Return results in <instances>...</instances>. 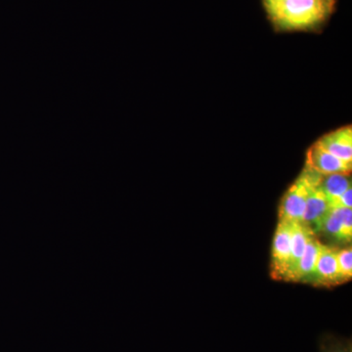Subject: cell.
Here are the masks:
<instances>
[{
    "label": "cell",
    "instance_id": "14",
    "mask_svg": "<svg viewBox=\"0 0 352 352\" xmlns=\"http://www.w3.org/2000/svg\"><path fill=\"white\" fill-rule=\"evenodd\" d=\"M331 208H352V188L347 189L339 198L331 201Z\"/></svg>",
    "mask_w": 352,
    "mask_h": 352
},
{
    "label": "cell",
    "instance_id": "6",
    "mask_svg": "<svg viewBox=\"0 0 352 352\" xmlns=\"http://www.w3.org/2000/svg\"><path fill=\"white\" fill-rule=\"evenodd\" d=\"M305 166L322 175H328L333 173H351L352 164L342 161L315 143L308 150Z\"/></svg>",
    "mask_w": 352,
    "mask_h": 352
},
{
    "label": "cell",
    "instance_id": "3",
    "mask_svg": "<svg viewBox=\"0 0 352 352\" xmlns=\"http://www.w3.org/2000/svg\"><path fill=\"white\" fill-rule=\"evenodd\" d=\"M311 185L300 173V177L285 193L278 210L279 220L291 222H302L305 212L308 190Z\"/></svg>",
    "mask_w": 352,
    "mask_h": 352
},
{
    "label": "cell",
    "instance_id": "11",
    "mask_svg": "<svg viewBox=\"0 0 352 352\" xmlns=\"http://www.w3.org/2000/svg\"><path fill=\"white\" fill-rule=\"evenodd\" d=\"M351 173H333L322 175L318 188L327 197L329 203L339 198L347 189L351 188Z\"/></svg>",
    "mask_w": 352,
    "mask_h": 352
},
{
    "label": "cell",
    "instance_id": "10",
    "mask_svg": "<svg viewBox=\"0 0 352 352\" xmlns=\"http://www.w3.org/2000/svg\"><path fill=\"white\" fill-rule=\"evenodd\" d=\"M310 227L303 222H293L291 230V261H289V271L288 281L292 282L298 261L302 258L303 252L309 238L314 235Z\"/></svg>",
    "mask_w": 352,
    "mask_h": 352
},
{
    "label": "cell",
    "instance_id": "8",
    "mask_svg": "<svg viewBox=\"0 0 352 352\" xmlns=\"http://www.w3.org/2000/svg\"><path fill=\"white\" fill-rule=\"evenodd\" d=\"M330 210L331 205L325 194L318 188V186H310L308 190L305 212L303 214V223L310 227L315 233L317 227Z\"/></svg>",
    "mask_w": 352,
    "mask_h": 352
},
{
    "label": "cell",
    "instance_id": "9",
    "mask_svg": "<svg viewBox=\"0 0 352 352\" xmlns=\"http://www.w3.org/2000/svg\"><path fill=\"white\" fill-rule=\"evenodd\" d=\"M321 245V243L317 240L315 234L309 238L302 258L300 259L298 266H296L292 282L310 284L312 276H314L315 265H316L317 258L320 252Z\"/></svg>",
    "mask_w": 352,
    "mask_h": 352
},
{
    "label": "cell",
    "instance_id": "2",
    "mask_svg": "<svg viewBox=\"0 0 352 352\" xmlns=\"http://www.w3.org/2000/svg\"><path fill=\"white\" fill-rule=\"evenodd\" d=\"M293 222L279 220L273 237L270 274L273 279L288 281L291 261V230Z\"/></svg>",
    "mask_w": 352,
    "mask_h": 352
},
{
    "label": "cell",
    "instance_id": "12",
    "mask_svg": "<svg viewBox=\"0 0 352 352\" xmlns=\"http://www.w3.org/2000/svg\"><path fill=\"white\" fill-rule=\"evenodd\" d=\"M319 352H352L351 338L326 333L319 339Z\"/></svg>",
    "mask_w": 352,
    "mask_h": 352
},
{
    "label": "cell",
    "instance_id": "13",
    "mask_svg": "<svg viewBox=\"0 0 352 352\" xmlns=\"http://www.w3.org/2000/svg\"><path fill=\"white\" fill-rule=\"evenodd\" d=\"M338 267L340 281L342 283H346L351 279L352 277V249L351 247L337 251Z\"/></svg>",
    "mask_w": 352,
    "mask_h": 352
},
{
    "label": "cell",
    "instance_id": "7",
    "mask_svg": "<svg viewBox=\"0 0 352 352\" xmlns=\"http://www.w3.org/2000/svg\"><path fill=\"white\" fill-rule=\"evenodd\" d=\"M317 144L324 150L339 157L347 164H352V129L351 126L342 127L338 131L326 134Z\"/></svg>",
    "mask_w": 352,
    "mask_h": 352
},
{
    "label": "cell",
    "instance_id": "4",
    "mask_svg": "<svg viewBox=\"0 0 352 352\" xmlns=\"http://www.w3.org/2000/svg\"><path fill=\"white\" fill-rule=\"evenodd\" d=\"M321 232L340 242L351 243L352 238V208H331L330 212L317 227Z\"/></svg>",
    "mask_w": 352,
    "mask_h": 352
},
{
    "label": "cell",
    "instance_id": "1",
    "mask_svg": "<svg viewBox=\"0 0 352 352\" xmlns=\"http://www.w3.org/2000/svg\"><path fill=\"white\" fill-rule=\"evenodd\" d=\"M265 7L278 29L298 31L311 29L327 19L333 0H281Z\"/></svg>",
    "mask_w": 352,
    "mask_h": 352
},
{
    "label": "cell",
    "instance_id": "15",
    "mask_svg": "<svg viewBox=\"0 0 352 352\" xmlns=\"http://www.w3.org/2000/svg\"><path fill=\"white\" fill-rule=\"evenodd\" d=\"M281 1V0H264V4L268 6V4L276 3V2Z\"/></svg>",
    "mask_w": 352,
    "mask_h": 352
},
{
    "label": "cell",
    "instance_id": "5",
    "mask_svg": "<svg viewBox=\"0 0 352 352\" xmlns=\"http://www.w3.org/2000/svg\"><path fill=\"white\" fill-rule=\"evenodd\" d=\"M337 251L336 248L322 244L310 284L319 287L342 284L338 267Z\"/></svg>",
    "mask_w": 352,
    "mask_h": 352
}]
</instances>
